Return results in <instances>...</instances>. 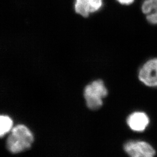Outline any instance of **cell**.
I'll use <instances>...</instances> for the list:
<instances>
[{"label":"cell","mask_w":157,"mask_h":157,"mask_svg":"<svg viewBox=\"0 0 157 157\" xmlns=\"http://www.w3.org/2000/svg\"><path fill=\"white\" fill-rule=\"evenodd\" d=\"M34 137L30 130L23 124L13 128L6 140V147L10 153L17 154L31 147Z\"/></svg>","instance_id":"cell-1"},{"label":"cell","mask_w":157,"mask_h":157,"mask_svg":"<svg viewBox=\"0 0 157 157\" xmlns=\"http://www.w3.org/2000/svg\"><path fill=\"white\" fill-rule=\"evenodd\" d=\"M107 94L108 91L102 80H95L87 85L85 88L83 96L87 107L92 110L100 108L103 104V98Z\"/></svg>","instance_id":"cell-2"},{"label":"cell","mask_w":157,"mask_h":157,"mask_svg":"<svg viewBox=\"0 0 157 157\" xmlns=\"http://www.w3.org/2000/svg\"><path fill=\"white\" fill-rule=\"evenodd\" d=\"M124 150L129 156L133 157H151L155 151L151 145L144 141H131L124 145Z\"/></svg>","instance_id":"cell-3"},{"label":"cell","mask_w":157,"mask_h":157,"mask_svg":"<svg viewBox=\"0 0 157 157\" xmlns=\"http://www.w3.org/2000/svg\"><path fill=\"white\" fill-rule=\"evenodd\" d=\"M140 80L149 86H157V59L147 61L139 73Z\"/></svg>","instance_id":"cell-4"},{"label":"cell","mask_w":157,"mask_h":157,"mask_svg":"<svg viewBox=\"0 0 157 157\" xmlns=\"http://www.w3.org/2000/svg\"><path fill=\"white\" fill-rule=\"evenodd\" d=\"M102 4V0H76L75 10L77 13L87 17L90 13L99 10Z\"/></svg>","instance_id":"cell-5"},{"label":"cell","mask_w":157,"mask_h":157,"mask_svg":"<svg viewBox=\"0 0 157 157\" xmlns=\"http://www.w3.org/2000/svg\"><path fill=\"white\" fill-rule=\"evenodd\" d=\"M149 123L147 114L141 112H136L131 114L127 119V124L131 129L135 131L141 132L145 130Z\"/></svg>","instance_id":"cell-6"},{"label":"cell","mask_w":157,"mask_h":157,"mask_svg":"<svg viewBox=\"0 0 157 157\" xmlns=\"http://www.w3.org/2000/svg\"><path fill=\"white\" fill-rule=\"evenodd\" d=\"M141 10L149 23L157 25V0H145L142 3Z\"/></svg>","instance_id":"cell-7"},{"label":"cell","mask_w":157,"mask_h":157,"mask_svg":"<svg viewBox=\"0 0 157 157\" xmlns=\"http://www.w3.org/2000/svg\"><path fill=\"white\" fill-rule=\"evenodd\" d=\"M12 121L7 116H1L0 117V136L3 137L12 129Z\"/></svg>","instance_id":"cell-8"},{"label":"cell","mask_w":157,"mask_h":157,"mask_svg":"<svg viewBox=\"0 0 157 157\" xmlns=\"http://www.w3.org/2000/svg\"><path fill=\"white\" fill-rule=\"evenodd\" d=\"M135 0H117L121 4L123 5H130L133 3Z\"/></svg>","instance_id":"cell-9"}]
</instances>
